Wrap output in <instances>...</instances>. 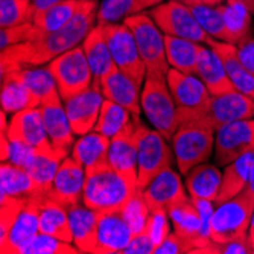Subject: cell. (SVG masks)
Here are the masks:
<instances>
[{
	"instance_id": "cell-1",
	"label": "cell",
	"mask_w": 254,
	"mask_h": 254,
	"mask_svg": "<svg viewBox=\"0 0 254 254\" xmlns=\"http://www.w3.org/2000/svg\"><path fill=\"white\" fill-rule=\"evenodd\" d=\"M98 8L99 5L96 0H84L76 15L64 28L44 32L37 40L2 49V54H0L2 75L25 67L49 64L61 54L81 46L88 32L98 25Z\"/></svg>"
},
{
	"instance_id": "cell-2",
	"label": "cell",
	"mask_w": 254,
	"mask_h": 254,
	"mask_svg": "<svg viewBox=\"0 0 254 254\" xmlns=\"http://www.w3.org/2000/svg\"><path fill=\"white\" fill-rule=\"evenodd\" d=\"M87 180L82 195V202L90 209L98 212L121 210L137 190V186L128 181L118 171H114L110 163L99 168L85 171Z\"/></svg>"
},
{
	"instance_id": "cell-3",
	"label": "cell",
	"mask_w": 254,
	"mask_h": 254,
	"mask_svg": "<svg viewBox=\"0 0 254 254\" xmlns=\"http://www.w3.org/2000/svg\"><path fill=\"white\" fill-rule=\"evenodd\" d=\"M177 114L180 125L195 121L216 131L227 124L254 118V99L233 90L228 93L212 96L204 108L177 107Z\"/></svg>"
},
{
	"instance_id": "cell-4",
	"label": "cell",
	"mask_w": 254,
	"mask_h": 254,
	"mask_svg": "<svg viewBox=\"0 0 254 254\" xmlns=\"http://www.w3.org/2000/svg\"><path fill=\"white\" fill-rule=\"evenodd\" d=\"M142 111L154 129H157L166 140H172L180 124L177 104L166 76L154 72L146 73L142 87Z\"/></svg>"
},
{
	"instance_id": "cell-5",
	"label": "cell",
	"mask_w": 254,
	"mask_h": 254,
	"mask_svg": "<svg viewBox=\"0 0 254 254\" xmlns=\"http://www.w3.org/2000/svg\"><path fill=\"white\" fill-rule=\"evenodd\" d=\"M216 131L204 124L190 121L178 127L172 137V148L180 172L186 175L193 166L205 163L215 149Z\"/></svg>"
},
{
	"instance_id": "cell-6",
	"label": "cell",
	"mask_w": 254,
	"mask_h": 254,
	"mask_svg": "<svg viewBox=\"0 0 254 254\" xmlns=\"http://www.w3.org/2000/svg\"><path fill=\"white\" fill-rule=\"evenodd\" d=\"M253 212L254 199H251L245 192H241L235 198L218 204L210 221L212 242L224 244L245 239L248 236Z\"/></svg>"
},
{
	"instance_id": "cell-7",
	"label": "cell",
	"mask_w": 254,
	"mask_h": 254,
	"mask_svg": "<svg viewBox=\"0 0 254 254\" xmlns=\"http://www.w3.org/2000/svg\"><path fill=\"white\" fill-rule=\"evenodd\" d=\"M125 25L131 29L138 52L148 68V72L160 73L166 76L169 72V63L166 58L165 34L157 26L149 14H135L124 20Z\"/></svg>"
},
{
	"instance_id": "cell-8",
	"label": "cell",
	"mask_w": 254,
	"mask_h": 254,
	"mask_svg": "<svg viewBox=\"0 0 254 254\" xmlns=\"http://www.w3.org/2000/svg\"><path fill=\"white\" fill-rule=\"evenodd\" d=\"M101 26L104 29V35L116 67L131 79H134L140 87H143L148 68L140 57V52H138L131 29L124 21L108 23V25Z\"/></svg>"
},
{
	"instance_id": "cell-9",
	"label": "cell",
	"mask_w": 254,
	"mask_h": 254,
	"mask_svg": "<svg viewBox=\"0 0 254 254\" xmlns=\"http://www.w3.org/2000/svg\"><path fill=\"white\" fill-rule=\"evenodd\" d=\"M149 15L165 35L188 38L201 44H207L212 38L201 28L192 8L181 0L161 2L149 11Z\"/></svg>"
},
{
	"instance_id": "cell-10",
	"label": "cell",
	"mask_w": 254,
	"mask_h": 254,
	"mask_svg": "<svg viewBox=\"0 0 254 254\" xmlns=\"http://www.w3.org/2000/svg\"><path fill=\"white\" fill-rule=\"evenodd\" d=\"M48 67L57 81V87L63 101L81 93L93 84V73L82 51V46L67 51L52 60Z\"/></svg>"
},
{
	"instance_id": "cell-11",
	"label": "cell",
	"mask_w": 254,
	"mask_h": 254,
	"mask_svg": "<svg viewBox=\"0 0 254 254\" xmlns=\"http://www.w3.org/2000/svg\"><path fill=\"white\" fill-rule=\"evenodd\" d=\"M172 165V151L166 138L157 129L145 127L138 140L137 155V189H145L148 184Z\"/></svg>"
},
{
	"instance_id": "cell-12",
	"label": "cell",
	"mask_w": 254,
	"mask_h": 254,
	"mask_svg": "<svg viewBox=\"0 0 254 254\" xmlns=\"http://www.w3.org/2000/svg\"><path fill=\"white\" fill-rule=\"evenodd\" d=\"M145 129V125L138 119V114H132L129 124L110 140L108 163L110 166L124 175L128 181L137 186V155L138 140Z\"/></svg>"
},
{
	"instance_id": "cell-13",
	"label": "cell",
	"mask_w": 254,
	"mask_h": 254,
	"mask_svg": "<svg viewBox=\"0 0 254 254\" xmlns=\"http://www.w3.org/2000/svg\"><path fill=\"white\" fill-rule=\"evenodd\" d=\"M248 152H254V118L236 121L216 129L215 158L218 166L225 168Z\"/></svg>"
},
{
	"instance_id": "cell-14",
	"label": "cell",
	"mask_w": 254,
	"mask_h": 254,
	"mask_svg": "<svg viewBox=\"0 0 254 254\" xmlns=\"http://www.w3.org/2000/svg\"><path fill=\"white\" fill-rule=\"evenodd\" d=\"M85 180H87V172L84 166H81L72 155H67L61 161V165L57 171V175L54 178L51 190L48 192V196L63 204L65 209L82 204Z\"/></svg>"
},
{
	"instance_id": "cell-15",
	"label": "cell",
	"mask_w": 254,
	"mask_h": 254,
	"mask_svg": "<svg viewBox=\"0 0 254 254\" xmlns=\"http://www.w3.org/2000/svg\"><path fill=\"white\" fill-rule=\"evenodd\" d=\"M104 99L105 98L99 88L90 87L70 99L64 101L67 118L76 135H84L95 129Z\"/></svg>"
},
{
	"instance_id": "cell-16",
	"label": "cell",
	"mask_w": 254,
	"mask_h": 254,
	"mask_svg": "<svg viewBox=\"0 0 254 254\" xmlns=\"http://www.w3.org/2000/svg\"><path fill=\"white\" fill-rule=\"evenodd\" d=\"M44 195L29 198L25 202L9 228L6 239L0 242V251L3 254H18L23 247L40 233V205Z\"/></svg>"
},
{
	"instance_id": "cell-17",
	"label": "cell",
	"mask_w": 254,
	"mask_h": 254,
	"mask_svg": "<svg viewBox=\"0 0 254 254\" xmlns=\"http://www.w3.org/2000/svg\"><path fill=\"white\" fill-rule=\"evenodd\" d=\"M5 134L9 140H21L37 149L52 146L44 128L40 107L26 108L12 114L8 131Z\"/></svg>"
},
{
	"instance_id": "cell-18",
	"label": "cell",
	"mask_w": 254,
	"mask_h": 254,
	"mask_svg": "<svg viewBox=\"0 0 254 254\" xmlns=\"http://www.w3.org/2000/svg\"><path fill=\"white\" fill-rule=\"evenodd\" d=\"M63 99H55L51 102H46L43 105H40L41 110V116H43V122H44V128L46 132H48V137L52 143V146L64 154L68 155L75 145V132L72 129L70 121L67 118L65 108L61 102Z\"/></svg>"
},
{
	"instance_id": "cell-19",
	"label": "cell",
	"mask_w": 254,
	"mask_h": 254,
	"mask_svg": "<svg viewBox=\"0 0 254 254\" xmlns=\"http://www.w3.org/2000/svg\"><path fill=\"white\" fill-rule=\"evenodd\" d=\"M143 195L148 201L151 210L155 209H169L175 202L186 201L190 198L188 189L180 178V174L171 168L158 174L148 186L143 189Z\"/></svg>"
},
{
	"instance_id": "cell-20",
	"label": "cell",
	"mask_w": 254,
	"mask_h": 254,
	"mask_svg": "<svg viewBox=\"0 0 254 254\" xmlns=\"http://www.w3.org/2000/svg\"><path fill=\"white\" fill-rule=\"evenodd\" d=\"M101 91L105 99L122 105L132 114L142 113V87L118 67L102 78Z\"/></svg>"
},
{
	"instance_id": "cell-21",
	"label": "cell",
	"mask_w": 254,
	"mask_h": 254,
	"mask_svg": "<svg viewBox=\"0 0 254 254\" xmlns=\"http://www.w3.org/2000/svg\"><path fill=\"white\" fill-rule=\"evenodd\" d=\"M166 81L177 107L204 108L212 98L209 88L196 75L183 73L175 68H169Z\"/></svg>"
},
{
	"instance_id": "cell-22",
	"label": "cell",
	"mask_w": 254,
	"mask_h": 254,
	"mask_svg": "<svg viewBox=\"0 0 254 254\" xmlns=\"http://www.w3.org/2000/svg\"><path fill=\"white\" fill-rule=\"evenodd\" d=\"M132 232L121 210L101 212L98 224V248L96 254H113L127 248L132 239Z\"/></svg>"
},
{
	"instance_id": "cell-23",
	"label": "cell",
	"mask_w": 254,
	"mask_h": 254,
	"mask_svg": "<svg viewBox=\"0 0 254 254\" xmlns=\"http://www.w3.org/2000/svg\"><path fill=\"white\" fill-rule=\"evenodd\" d=\"M168 215L172 221L174 232L180 238L190 244L192 253L210 244L202 238L201 215L196 209V205L193 204L192 198L172 204L168 209Z\"/></svg>"
},
{
	"instance_id": "cell-24",
	"label": "cell",
	"mask_w": 254,
	"mask_h": 254,
	"mask_svg": "<svg viewBox=\"0 0 254 254\" xmlns=\"http://www.w3.org/2000/svg\"><path fill=\"white\" fill-rule=\"evenodd\" d=\"M101 212L87 207L84 202L68 209L73 245L81 253H95L98 248V224Z\"/></svg>"
},
{
	"instance_id": "cell-25",
	"label": "cell",
	"mask_w": 254,
	"mask_h": 254,
	"mask_svg": "<svg viewBox=\"0 0 254 254\" xmlns=\"http://www.w3.org/2000/svg\"><path fill=\"white\" fill-rule=\"evenodd\" d=\"M207 46H210V48L219 55L225 72L230 81L233 82L235 88L241 91V93L254 99V75L242 63L239 52H238V46L232 43L219 41L215 38H210Z\"/></svg>"
},
{
	"instance_id": "cell-26",
	"label": "cell",
	"mask_w": 254,
	"mask_h": 254,
	"mask_svg": "<svg viewBox=\"0 0 254 254\" xmlns=\"http://www.w3.org/2000/svg\"><path fill=\"white\" fill-rule=\"evenodd\" d=\"M81 46L85 54V58L88 61V65L91 68V73H93V84H91V87L101 90L102 78L116 67V64L113 61L110 48L107 44L102 26L96 25L91 29L88 35L84 38Z\"/></svg>"
},
{
	"instance_id": "cell-27",
	"label": "cell",
	"mask_w": 254,
	"mask_h": 254,
	"mask_svg": "<svg viewBox=\"0 0 254 254\" xmlns=\"http://www.w3.org/2000/svg\"><path fill=\"white\" fill-rule=\"evenodd\" d=\"M196 76H199V79L209 88L212 96H218L236 90L225 72L219 55L207 44L201 46L198 54Z\"/></svg>"
},
{
	"instance_id": "cell-28",
	"label": "cell",
	"mask_w": 254,
	"mask_h": 254,
	"mask_svg": "<svg viewBox=\"0 0 254 254\" xmlns=\"http://www.w3.org/2000/svg\"><path fill=\"white\" fill-rule=\"evenodd\" d=\"M0 199L2 198H20L29 199L38 195L48 193L43 190L26 169H23L11 161H2L0 165Z\"/></svg>"
},
{
	"instance_id": "cell-29",
	"label": "cell",
	"mask_w": 254,
	"mask_h": 254,
	"mask_svg": "<svg viewBox=\"0 0 254 254\" xmlns=\"http://www.w3.org/2000/svg\"><path fill=\"white\" fill-rule=\"evenodd\" d=\"M222 184V172L216 165L199 163L186 174V189L190 198L216 202Z\"/></svg>"
},
{
	"instance_id": "cell-30",
	"label": "cell",
	"mask_w": 254,
	"mask_h": 254,
	"mask_svg": "<svg viewBox=\"0 0 254 254\" xmlns=\"http://www.w3.org/2000/svg\"><path fill=\"white\" fill-rule=\"evenodd\" d=\"M110 140V137L98 131H90L84 135H79L70 154L81 166H84L85 171L99 168L108 163Z\"/></svg>"
},
{
	"instance_id": "cell-31",
	"label": "cell",
	"mask_w": 254,
	"mask_h": 254,
	"mask_svg": "<svg viewBox=\"0 0 254 254\" xmlns=\"http://www.w3.org/2000/svg\"><path fill=\"white\" fill-rule=\"evenodd\" d=\"M253 166H254V152H248L225 166L222 172V184L216 204L232 199L245 190L251 177Z\"/></svg>"
},
{
	"instance_id": "cell-32",
	"label": "cell",
	"mask_w": 254,
	"mask_h": 254,
	"mask_svg": "<svg viewBox=\"0 0 254 254\" xmlns=\"http://www.w3.org/2000/svg\"><path fill=\"white\" fill-rule=\"evenodd\" d=\"M6 75H12L25 84L40 99V105L55 101V99H61L58 87H57V81L48 65L25 67V68H20V70L11 72Z\"/></svg>"
},
{
	"instance_id": "cell-33",
	"label": "cell",
	"mask_w": 254,
	"mask_h": 254,
	"mask_svg": "<svg viewBox=\"0 0 254 254\" xmlns=\"http://www.w3.org/2000/svg\"><path fill=\"white\" fill-rule=\"evenodd\" d=\"M40 232L55 236L65 242H73L70 222H68V209L46 193L40 205Z\"/></svg>"
},
{
	"instance_id": "cell-34",
	"label": "cell",
	"mask_w": 254,
	"mask_h": 254,
	"mask_svg": "<svg viewBox=\"0 0 254 254\" xmlns=\"http://www.w3.org/2000/svg\"><path fill=\"white\" fill-rule=\"evenodd\" d=\"M201 46V43L188 38L165 35L166 58L171 68H175L183 73L196 75V63Z\"/></svg>"
},
{
	"instance_id": "cell-35",
	"label": "cell",
	"mask_w": 254,
	"mask_h": 254,
	"mask_svg": "<svg viewBox=\"0 0 254 254\" xmlns=\"http://www.w3.org/2000/svg\"><path fill=\"white\" fill-rule=\"evenodd\" d=\"M219 9L224 18L227 43L238 44L242 40L251 37L253 14L245 5L239 2H233V0H225V3L219 5Z\"/></svg>"
},
{
	"instance_id": "cell-36",
	"label": "cell",
	"mask_w": 254,
	"mask_h": 254,
	"mask_svg": "<svg viewBox=\"0 0 254 254\" xmlns=\"http://www.w3.org/2000/svg\"><path fill=\"white\" fill-rule=\"evenodd\" d=\"M0 102H2V110L8 114H15L21 110L40 107V99L20 79L12 75L2 76Z\"/></svg>"
},
{
	"instance_id": "cell-37",
	"label": "cell",
	"mask_w": 254,
	"mask_h": 254,
	"mask_svg": "<svg viewBox=\"0 0 254 254\" xmlns=\"http://www.w3.org/2000/svg\"><path fill=\"white\" fill-rule=\"evenodd\" d=\"M65 157L67 155L58 152L54 146L37 149L31 165L26 168V171L43 190L49 192L52 188L54 178L57 175V171Z\"/></svg>"
},
{
	"instance_id": "cell-38",
	"label": "cell",
	"mask_w": 254,
	"mask_h": 254,
	"mask_svg": "<svg viewBox=\"0 0 254 254\" xmlns=\"http://www.w3.org/2000/svg\"><path fill=\"white\" fill-rule=\"evenodd\" d=\"M163 0H102L98 8V25L122 23L125 18L154 8Z\"/></svg>"
},
{
	"instance_id": "cell-39",
	"label": "cell",
	"mask_w": 254,
	"mask_h": 254,
	"mask_svg": "<svg viewBox=\"0 0 254 254\" xmlns=\"http://www.w3.org/2000/svg\"><path fill=\"white\" fill-rule=\"evenodd\" d=\"M82 3L84 0H64V2H58L43 11L35 12L32 21L44 32L58 31L64 28L76 15Z\"/></svg>"
},
{
	"instance_id": "cell-40",
	"label": "cell",
	"mask_w": 254,
	"mask_h": 254,
	"mask_svg": "<svg viewBox=\"0 0 254 254\" xmlns=\"http://www.w3.org/2000/svg\"><path fill=\"white\" fill-rule=\"evenodd\" d=\"M131 118H132L131 111H128L122 105L113 102L110 99H104V104L99 113V119L93 131H98L111 138L129 124Z\"/></svg>"
},
{
	"instance_id": "cell-41",
	"label": "cell",
	"mask_w": 254,
	"mask_h": 254,
	"mask_svg": "<svg viewBox=\"0 0 254 254\" xmlns=\"http://www.w3.org/2000/svg\"><path fill=\"white\" fill-rule=\"evenodd\" d=\"M121 213L127 224L129 225L132 235H138L145 230V225L148 222V218L151 215V209L148 205V201L143 195L142 189H137L131 198L127 201V204L121 209Z\"/></svg>"
},
{
	"instance_id": "cell-42",
	"label": "cell",
	"mask_w": 254,
	"mask_h": 254,
	"mask_svg": "<svg viewBox=\"0 0 254 254\" xmlns=\"http://www.w3.org/2000/svg\"><path fill=\"white\" fill-rule=\"evenodd\" d=\"M81 253L76 245L72 242L61 241L55 236L38 233L32 238L25 247L20 250L18 254H78Z\"/></svg>"
},
{
	"instance_id": "cell-43",
	"label": "cell",
	"mask_w": 254,
	"mask_h": 254,
	"mask_svg": "<svg viewBox=\"0 0 254 254\" xmlns=\"http://www.w3.org/2000/svg\"><path fill=\"white\" fill-rule=\"evenodd\" d=\"M31 0H0V28H11L32 21Z\"/></svg>"
},
{
	"instance_id": "cell-44",
	"label": "cell",
	"mask_w": 254,
	"mask_h": 254,
	"mask_svg": "<svg viewBox=\"0 0 254 254\" xmlns=\"http://www.w3.org/2000/svg\"><path fill=\"white\" fill-rule=\"evenodd\" d=\"M198 23L201 28L209 34L212 38L225 41L227 43V32L224 26V18L222 12L218 6H207V5H198V6H190Z\"/></svg>"
},
{
	"instance_id": "cell-45",
	"label": "cell",
	"mask_w": 254,
	"mask_h": 254,
	"mask_svg": "<svg viewBox=\"0 0 254 254\" xmlns=\"http://www.w3.org/2000/svg\"><path fill=\"white\" fill-rule=\"evenodd\" d=\"M44 34L34 21H26L11 28H0V49L40 38Z\"/></svg>"
},
{
	"instance_id": "cell-46",
	"label": "cell",
	"mask_w": 254,
	"mask_h": 254,
	"mask_svg": "<svg viewBox=\"0 0 254 254\" xmlns=\"http://www.w3.org/2000/svg\"><path fill=\"white\" fill-rule=\"evenodd\" d=\"M171 218L168 215L166 209H155L151 210V215L148 218V222L145 225L143 232L149 236L154 247L157 248L160 244H163L165 239L172 233L171 232ZM155 251V250H154Z\"/></svg>"
},
{
	"instance_id": "cell-47",
	"label": "cell",
	"mask_w": 254,
	"mask_h": 254,
	"mask_svg": "<svg viewBox=\"0 0 254 254\" xmlns=\"http://www.w3.org/2000/svg\"><path fill=\"white\" fill-rule=\"evenodd\" d=\"M193 253H204V254H254V248L250 244L248 238L238 239V241H230L224 244L210 242L202 248L195 250Z\"/></svg>"
},
{
	"instance_id": "cell-48",
	"label": "cell",
	"mask_w": 254,
	"mask_h": 254,
	"mask_svg": "<svg viewBox=\"0 0 254 254\" xmlns=\"http://www.w3.org/2000/svg\"><path fill=\"white\" fill-rule=\"evenodd\" d=\"M37 152V148L21 142V140H9V149H8V158L6 161L26 169Z\"/></svg>"
},
{
	"instance_id": "cell-49",
	"label": "cell",
	"mask_w": 254,
	"mask_h": 254,
	"mask_svg": "<svg viewBox=\"0 0 254 254\" xmlns=\"http://www.w3.org/2000/svg\"><path fill=\"white\" fill-rule=\"evenodd\" d=\"M181 253H192V247L188 241L180 238L175 232H172L163 244H160L154 254H181Z\"/></svg>"
},
{
	"instance_id": "cell-50",
	"label": "cell",
	"mask_w": 254,
	"mask_h": 254,
	"mask_svg": "<svg viewBox=\"0 0 254 254\" xmlns=\"http://www.w3.org/2000/svg\"><path fill=\"white\" fill-rule=\"evenodd\" d=\"M154 244L149 239V236L142 232L135 236H132L131 242L127 245V248L122 251V254H154Z\"/></svg>"
},
{
	"instance_id": "cell-51",
	"label": "cell",
	"mask_w": 254,
	"mask_h": 254,
	"mask_svg": "<svg viewBox=\"0 0 254 254\" xmlns=\"http://www.w3.org/2000/svg\"><path fill=\"white\" fill-rule=\"evenodd\" d=\"M236 46H238V52H239L242 63L254 75V37L251 35V37L242 40L241 43H238Z\"/></svg>"
},
{
	"instance_id": "cell-52",
	"label": "cell",
	"mask_w": 254,
	"mask_h": 254,
	"mask_svg": "<svg viewBox=\"0 0 254 254\" xmlns=\"http://www.w3.org/2000/svg\"><path fill=\"white\" fill-rule=\"evenodd\" d=\"M58 2H64V0H32V14L43 11L51 5H55ZM34 17V15H32Z\"/></svg>"
},
{
	"instance_id": "cell-53",
	"label": "cell",
	"mask_w": 254,
	"mask_h": 254,
	"mask_svg": "<svg viewBox=\"0 0 254 254\" xmlns=\"http://www.w3.org/2000/svg\"><path fill=\"white\" fill-rule=\"evenodd\" d=\"M189 6H198V5H207V6H218L224 3L225 0H181Z\"/></svg>"
},
{
	"instance_id": "cell-54",
	"label": "cell",
	"mask_w": 254,
	"mask_h": 254,
	"mask_svg": "<svg viewBox=\"0 0 254 254\" xmlns=\"http://www.w3.org/2000/svg\"><path fill=\"white\" fill-rule=\"evenodd\" d=\"M251 199H254V166H253V171H251V177H250V181L247 184V188L244 190Z\"/></svg>"
},
{
	"instance_id": "cell-55",
	"label": "cell",
	"mask_w": 254,
	"mask_h": 254,
	"mask_svg": "<svg viewBox=\"0 0 254 254\" xmlns=\"http://www.w3.org/2000/svg\"><path fill=\"white\" fill-rule=\"evenodd\" d=\"M248 241H250V244L253 245V248H254V212H253V216H251V222H250V228H248Z\"/></svg>"
},
{
	"instance_id": "cell-56",
	"label": "cell",
	"mask_w": 254,
	"mask_h": 254,
	"mask_svg": "<svg viewBox=\"0 0 254 254\" xmlns=\"http://www.w3.org/2000/svg\"><path fill=\"white\" fill-rule=\"evenodd\" d=\"M233 2H239V3L245 5L250 9V12L254 15V0H233Z\"/></svg>"
},
{
	"instance_id": "cell-57",
	"label": "cell",
	"mask_w": 254,
	"mask_h": 254,
	"mask_svg": "<svg viewBox=\"0 0 254 254\" xmlns=\"http://www.w3.org/2000/svg\"><path fill=\"white\" fill-rule=\"evenodd\" d=\"M31 2H32V0H31Z\"/></svg>"
}]
</instances>
